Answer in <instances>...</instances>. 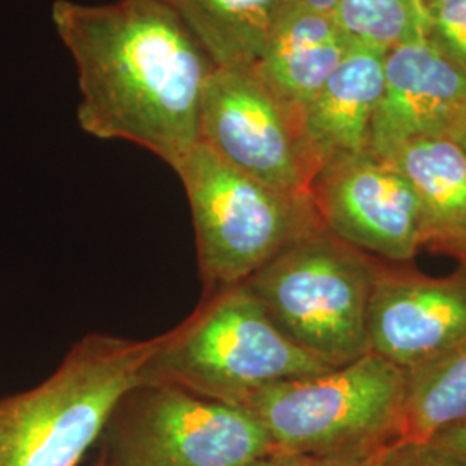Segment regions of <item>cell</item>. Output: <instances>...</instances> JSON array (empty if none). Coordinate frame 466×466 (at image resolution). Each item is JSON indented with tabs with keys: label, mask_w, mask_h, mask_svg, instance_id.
I'll return each instance as SVG.
<instances>
[{
	"label": "cell",
	"mask_w": 466,
	"mask_h": 466,
	"mask_svg": "<svg viewBox=\"0 0 466 466\" xmlns=\"http://www.w3.org/2000/svg\"><path fill=\"white\" fill-rule=\"evenodd\" d=\"M309 199L329 232L375 259L404 263L425 248L417 194L398 167L370 149L321 167Z\"/></svg>",
	"instance_id": "obj_9"
},
{
	"label": "cell",
	"mask_w": 466,
	"mask_h": 466,
	"mask_svg": "<svg viewBox=\"0 0 466 466\" xmlns=\"http://www.w3.org/2000/svg\"><path fill=\"white\" fill-rule=\"evenodd\" d=\"M350 46L332 13L298 0L269 36L256 69L302 121L306 107L329 82Z\"/></svg>",
	"instance_id": "obj_13"
},
{
	"label": "cell",
	"mask_w": 466,
	"mask_h": 466,
	"mask_svg": "<svg viewBox=\"0 0 466 466\" xmlns=\"http://www.w3.org/2000/svg\"><path fill=\"white\" fill-rule=\"evenodd\" d=\"M300 2H304V4H308L311 7H315V9H319V11L332 13V9L339 0H300Z\"/></svg>",
	"instance_id": "obj_22"
},
{
	"label": "cell",
	"mask_w": 466,
	"mask_h": 466,
	"mask_svg": "<svg viewBox=\"0 0 466 466\" xmlns=\"http://www.w3.org/2000/svg\"><path fill=\"white\" fill-rule=\"evenodd\" d=\"M379 259L323 225L242 283L302 350L337 368L370 350L368 313Z\"/></svg>",
	"instance_id": "obj_5"
},
{
	"label": "cell",
	"mask_w": 466,
	"mask_h": 466,
	"mask_svg": "<svg viewBox=\"0 0 466 466\" xmlns=\"http://www.w3.org/2000/svg\"><path fill=\"white\" fill-rule=\"evenodd\" d=\"M173 171L192 211L204 296L246 282L321 227L309 196L261 184L200 142Z\"/></svg>",
	"instance_id": "obj_6"
},
{
	"label": "cell",
	"mask_w": 466,
	"mask_h": 466,
	"mask_svg": "<svg viewBox=\"0 0 466 466\" xmlns=\"http://www.w3.org/2000/svg\"><path fill=\"white\" fill-rule=\"evenodd\" d=\"M435 444L466 456V421L450 427L431 439Z\"/></svg>",
	"instance_id": "obj_21"
},
{
	"label": "cell",
	"mask_w": 466,
	"mask_h": 466,
	"mask_svg": "<svg viewBox=\"0 0 466 466\" xmlns=\"http://www.w3.org/2000/svg\"><path fill=\"white\" fill-rule=\"evenodd\" d=\"M421 4H423V7L425 9H431V7H433V5H437L439 2H442V0H420Z\"/></svg>",
	"instance_id": "obj_24"
},
{
	"label": "cell",
	"mask_w": 466,
	"mask_h": 466,
	"mask_svg": "<svg viewBox=\"0 0 466 466\" xmlns=\"http://www.w3.org/2000/svg\"><path fill=\"white\" fill-rule=\"evenodd\" d=\"M417 194L425 246L466 263V150L451 135L420 137L387 152Z\"/></svg>",
	"instance_id": "obj_14"
},
{
	"label": "cell",
	"mask_w": 466,
	"mask_h": 466,
	"mask_svg": "<svg viewBox=\"0 0 466 466\" xmlns=\"http://www.w3.org/2000/svg\"><path fill=\"white\" fill-rule=\"evenodd\" d=\"M100 442L109 466H249L273 450L244 406L167 383H137L117 400Z\"/></svg>",
	"instance_id": "obj_7"
},
{
	"label": "cell",
	"mask_w": 466,
	"mask_h": 466,
	"mask_svg": "<svg viewBox=\"0 0 466 466\" xmlns=\"http://www.w3.org/2000/svg\"><path fill=\"white\" fill-rule=\"evenodd\" d=\"M332 15L350 44L389 50L427 36L420 0H339Z\"/></svg>",
	"instance_id": "obj_17"
},
{
	"label": "cell",
	"mask_w": 466,
	"mask_h": 466,
	"mask_svg": "<svg viewBox=\"0 0 466 466\" xmlns=\"http://www.w3.org/2000/svg\"><path fill=\"white\" fill-rule=\"evenodd\" d=\"M184 23L215 67L256 66L298 0H159Z\"/></svg>",
	"instance_id": "obj_15"
},
{
	"label": "cell",
	"mask_w": 466,
	"mask_h": 466,
	"mask_svg": "<svg viewBox=\"0 0 466 466\" xmlns=\"http://www.w3.org/2000/svg\"><path fill=\"white\" fill-rule=\"evenodd\" d=\"M387 451L365 456H319L304 452L271 451L249 466H382Z\"/></svg>",
	"instance_id": "obj_20"
},
{
	"label": "cell",
	"mask_w": 466,
	"mask_h": 466,
	"mask_svg": "<svg viewBox=\"0 0 466 466\" xmlns=\"http://www.w3.org/2000/svg\"><path fill=\"white\" fill-rule=\"evenodd\" d=\"M452 137L463 146V149L466 150V119L458 127V130L452 134Z\"/></svg>",
	"instance_id": "obj_23"
},
{
	"label": "cell",
	"mask_w": 466,
	"mask_h": 466,
	"mask_svg": "<svg viewBox=\"0 0 466 466\" xmlns=\"http://www.w3.org/2000/svg\"><path fill=\"white\" fill-rule=\"evenodd\" d=\"M427 17L425 38L466 73V0H442Z\"/></svg>",
	"instance_id": "obj_18"
},
{
	"label": "cell",
	"mask_w": 466,
	"mask_h": 466,
	"mask_svg": "<svg viewBox=\"0 0 466 466\" xmlns=\"http://www.w3.org/2000/svg\"><path fill=\"white\" fill-rule=\"evenodd\" d=\"M50 16L78 73L82 130L178 167L200 142V100L215 69L184 23L159 0H56Z\"/></svg>",
	"instance_id": "obj_1"
},
{
	"label": "cell",
	"mask_w": 466,
	"mask_h": 466,
	"mask_svg": "<svg viewBox=\"0 0 466 466\" xmlns=\"http://www.w3.org/2000/svg\"><path fill=\"white\" fill-rule=\"evenodd\" d=\"M94 466H109L107 465V463H106V461H104V460H102V458H99V460H97V463H96V465Z\"/></svg>",
	"instance_id": "obj_25"
},
{
	"label": "cell",
	"mask_w": 466,
	"mask_h": 466,
	"mask_svg": "<svg viewBox=\"0 0 466 466\" xmlns=\"http://www.w3.org/2000/svg\"><path fill=\"white\" fill-rule=\"evenodd\" d=\"M157 344L86 333L49 379L0 400V466L80 465Z\"/></svg>",
	"instance_id": "obj_2"
},
{
	"label": "cell",
	"mask_w": 466,
	"mask_h": 466,
	"mask_svg": "<svg viewBox=\"0 0 466 466\" xmlns=\"http://www.w3.org/2000/svg\"><path fill=\"white\" fill-rule=\"evenodd\" d=\"M408 371L368 350L325 373L275 383L235 404L258 418L273 450L365 456L402 439Z\"/></svg>",
	"instance_id": "obj_4"
},
{
	"label": "cell",
	"mask_w": 466,
	"mask_h": 466,
	"mask_svg": "<svg viewBox=\"0 0 466 466\" xmlns=\"http://www.w3.org/2000/svg\"><path fill=\"white\" fill-rule=\"evenodd\" d=\"M387 50L352 44L342 63L302 115V134L319 171L370 147L383 90Z\"/></svg>",
	"instance_id": "obj_12"
},
{
	"label": "cell",
	"mask_w": 466,
	"mask_h": 466,
	"mask_svg": "<svg viewBox=\"0 0 466 466\" xmlns=\"http://www.w3.org/2000/svg\"><path fill=\"white\" fill-rule=\"evenodd\" d=\"M466 421V342L425 367L408 371L402 439L425 442Z\"/></svg>",
	"instance_id": "obj_16"
},
{
	"label": "cell",
	"mask_w": 466,
	"mask_h": 466,
	"mask_svg": "<svg viewBox=\"0 0 466 466\" xmlns=\"http://www.w3.org/2000/svg\"><path fill=\"white\" fill-rule=\"evenodd\" d=\"M200 144L254 180L309 196L318 169L302 121L256 66L215 67L202 92Z\"/></svg>",
	"instance_id": "obj_8"
},
{
	"label": "cell",
	"mask_w": 466,
	"mask_h": 466,
	"mask_svg": "<svg viewBox=\"0 0 466 466\" xmlns=\"http://www.w3.org/2000/svg\"><path fill=\"white\" fill-rule=\"evenodd\" d=\"M370 350L413 371L466 342V263L444 279L379 267L368 313Z\"/></svg>",
	"instance_id": "obj_10"
},
{
	"label": "cell",
	"mask_w": 466,
	"mask_h": 466,
	"mask_svg": "<svg viewBox=\"0 0 466 466\" xmlns=\"http://www.w3.org/2000/svg\"><path fill=\"white\" fill-rule=\"evenodd\" d=\"M332 368L289 339L240 283L206 294L190 317L161 333L140 383L177 385L235 404L259 389Z\"/></svg>",
	"instance_id": "obj_3"
},
{
	"label": "cell",
	"mask_w": 466,
	"mask_h": 466,
	"mask_svg": "<svg viewBox=\"0 0 466 466\" xmlns=\"http://www.w3.org/2000/svg\"><path fill=\"white\" fill-rule=\"evenodd\" d=\"M382 466H466V456L432 441H400L387 451Z\"/></svg>",
	"instance_id": "obj_19"
},
{
	"label": "cell",
	"mask_w": 466,
	"mask_h": 466,
	"mask_svg": "<svg viewBox=\"0 0 466 466\" xmlns=\"http://www.w3.org/2000/svg\"><path fill=\"white\" fill-rule=\"evenodd\" d=\"M465 119L466 73L429 38L387 50L368 149L385 156L420 137H452Z\"/></svg>",
	"instance_id": "obj_11"
}]
</instances>
